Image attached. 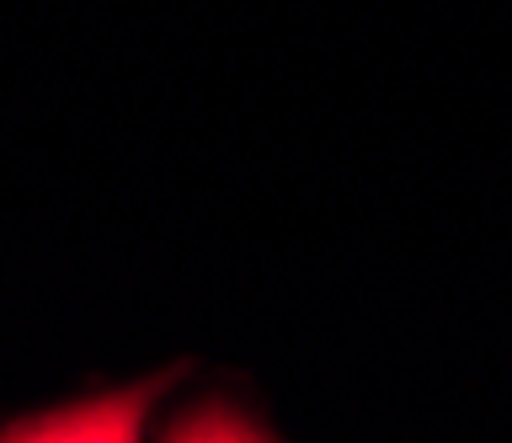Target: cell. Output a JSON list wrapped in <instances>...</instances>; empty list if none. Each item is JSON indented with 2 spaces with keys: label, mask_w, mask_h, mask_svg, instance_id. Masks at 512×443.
<instances>
[{
  "label": "cell",
  "mask_w": 512,
  "mask_h": 443,
  "mask_svg": "<svg viewBox=\"0 0 512 443\" xmlns=\"http://www.w3.org/2000/svg\"><path fill=\"white\" fill-rule=\"evenodd\" d=\"M160 385V379H155ZM155 385H134V390H102L91 401H75L64 411H38V417L16 422L6 438H139L144 427V411L155 401Z\"/></svg>",
  "instance_id": "6da1fadb"
}]
</instances>
